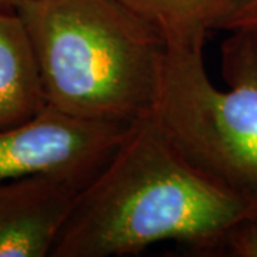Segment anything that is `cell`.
<instances>
[{
	"instance_id": "1",
	"label": "cell",
	"mask_w": 257,
	"mask_h": 257,
	"mask_svg": "<svg viewBox=\"0 0 257 257\" xmlns=\"http://www.w3.org/2000/svg\"><path fill=\"white\" fill-rule=\"evenodd\" d=\"M256 213L257 199L190 165L150 113L130 124L79 193L52 257L128 256L160 241L207 254L220 251L229 230Z\"/></svg>"
},
{
	"instance_id": "2",
	"label": "cell",
	"mask_w": 257,
	"mask_h": 257,
	"mask_svg": "<svg viewBox=\"0 0 257 257\" xmlns=\"http://www.w3.org/2000/svg\"><path fill=\"white\" fill-rule=\"evenodd\" d=\"M46 106L130 126L155 107L167 40L119 0H29L18 8Z\"/></svg>"
},
{
	"instance_id": "3",
	"label": "cell",
	"mask_w": 257,
	"mask_h": 257,
	"mask_svg": "<svg viewBox=\"0 0 257 257\" xmlns=\"http://www.w3.org/2000/svg\"><path fill=\"white\" fill-rule=\"evenodd\" d=\"M214 87L203 47L167 45L152 116L182 156L216 182L257 199V32L227 30Z\"/></svg>"
},
{
	"instance_id": "4",
	"label": "cell",
	"mask_w": 257,
	"mask_h": 257,
	"mask_svg": "<svg viewBox=\"0 0 257 257\" xmlns=\"http://www.w3.org/2000/svg\"><path fill=\"white\" fill-rule=\"evenodd\" d=\"M128 127L46 106L32 119L0 128V180L56 176L84 189L107 165Z\"/></svg>"
},
{
	"instance_id": "5",
	"label": "cell",
	"mask_w": 257,
	"mask_h": 257,
	"mask_svg": "<svg viewBox=\"0 0 257 257\" xmlns=\"http://www.w3.org/2000/svg\"><path fill=\"white\" fill-rule=\"evenodd\" d=\"M82 190L56 176L0 180V257L52 256Z\"/></svg>"
},
{
	"instance_id": "6",
	"label": "cell",
	"mask_w": 257,
	"mask_h": 257,
	"mask_svg": "<svg viewBox=\"0 0 257 257\" xmlns=\"http://www.w3.org/2000/svg\"><path fill=\"white\" fill-rule=\"evenodd\" d=\"M46 107L36 56L18 12H0V128Z\"/></svg>"
},
{
	"instance_id": "7",
	"label": "cell",
	"mask_w": 257,
	"mask_h": 257,
	"mask_svg": "<svg viewBox=\"0 0 257 257\" xmlns=\"http://www.w3.org/2000/svg\"><path fill=\"white\" fill-rule=\"evenodd\" d=\"M157 28L167 45L204 47L207 33L221 28L227 0H119Z\"/></svg>"
},
{
	"instance_id": "8",
	"label": "cell",
	"mask_w": 257,
	"mask_h": 257,
	"mask_svg": "<svg viewBox=\"0 0 257 257\" xmlns=\"http://www.w3.org/2000/svg\"><path fill=\"white\" fill-rule=\"evenodd\" d=\"M220 251L234 257H257V213L237 221L229 230Z\"/></svg>"
},
{
	"instance_id": "9",
	"label": "cell",
	"mask_w": 257,
	"mask_h": 257,
	"mask_svg": "<svg viewBox=\"0 0 257 257\" xmlns=\"http://www.w3.org/2000/svg\"><path fill=\"white\" fill-rule=\"evenodd\" d=\"M251 13H257V0H227V10L220 29L226 30L230 22Z\"/></svg>"
},
{
	"instance_id": "10",
	"label": "cell",
	"mask_w": 257,
	"mask_h": 257,
	"mask_svg": "<svg viewBox=\"0 0 257 257\" xmlns=\"http://www.w3.org/2000/svg\"><path fill=\"white\" fill-rule=\"evenodd\" d=\"M237 28H248L257 32V13H251V15H246V16L234 19L233 22H230V25L226 28V30Z\"/></svg>"
},
{
	"instance_id": "11",
	"label": "cell",
	"mask_w": 257,
	"mask_h": 257,
	"mask_svg": "<svg viewBox=\"0 0 257 257\" xmlns=\"http://www.w3.org/2000/svg\"><path fill=\"white\" fill-rule=\"evenodd\" d=\"M26 2L29 0H0V12H16Z\"/></svg>"
}]
</instances>
